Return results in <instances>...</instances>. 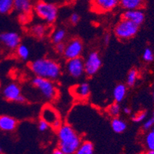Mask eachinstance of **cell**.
<instances>
[{
    "mask_svg": "<svg viewBox=\"0 0 154 154\" xmlns=\"http://www.w3.org/2000/svg\"><path fill=\"white\" fill-rule=\"evenodd\" d=\"M83 43L79 38H73L70 39L65 46V50L63 53V57L66 60H71L75 58L81 57L83 51Z\"/></svg>",
    "mask_w": 154,
    "mask_h": 154,
    "instance_id": "obj_9",
    "label": "cell"
},
{
    "mask_svg": "<svg viewBox=\"0 0 154 154\" xmlns=\"http://www.w3.org/2000/svg\"><path fill=\"white\" fill-rule=\"evenodd\" d=\"M1 152H2V149H1V146H0V154H1Z\"/></svg>",
    "mask_w": 154,
    "mask_h": 154,
    "instance_id": "obj_42",
    "label": "cell"
},
{
    "mask_svg": "<svg viewBox=\"0 0 154 154\" xmlns=\"http://www.w3.org/2000/svg\"><path fill=\"white\" fill-rule=\"evenodd\" d=\"M29 69L35 76L55 81L61 75V66L50 58H39L29 63Z\"/></svg>",
    "mask_w": 154,
    "mask_h": 154,
    "instance_id": "obj_1",
    "label": "cell"
},
{
    "mask_svg": "<svg viewBox=\"0 0 154 154\" xmlns=\"http://www.w3.org/2000/svg\"><path fill=\"white\" fill-rule=\"evenodd\" d=\"M144 142L147 150H154V133L152 130L146 133Z\"/></svg>",
    "mask_w": 154,
    "mask_h": 154,
    "instance_id": "obj_27",
    "label": "cell"
},
{
    "mask_svg": "<svg viewBox=\"0 0 154 154\" xmlns=\"http://www.w3.org/2000/svg\"><path fill=\"white\" fill-rule=\"evenodd\" d=\"M147 114L148 113H147L146 111H140V112L134 114V115L131 117V119L133 123H142V122H143V121L147 118Z\"/></svg>",
    "mask_w": 154,
    "mask_h": 154,
    "instance_id": "obj_28",
    "label": "cell"
},
{
    "mask_svg": "<svg viewBox=\"0 0 154 154\" xmlns=\"http://www.w3.org/2000/svg\"><path fill=\"white\" fill-rule=\"evenodd\" d=\"M65 46L66 44L64 42H60V43H58L55 45V51L56 53L60 55H63L64 53V50H65Z\"/></svg>",
    "mask_w": 154,
    "mask_h": 154,
    "instance_id": "obj_32",
    "label": "cell"
},
{
    "mask_svg": "<svg viewBox=\"0 0 154 154\" xmlns=\"http://www.w3.org/2000/svg\"><path fill=\"white\" fill-rule=\"evenodd\" d=\"M122 19L130 20L134 24L140 26L143 23L145 20V14L143 11L141 9H132V10H126L122 15Z\"/></svg>",
    "mask_w": 154,
    "mask_h": 154,
    "instance_id": "obj_13",
    "label": "cell"
},
{
    "mask_svg": "<svg viewBox=\"0 0 154 154\" xmlns=\"http://www.w3.org/2000/svg\"><path fill=\"white\" fill-rule=\"evenodd\" d=\"M40 119L46 121L50 127L53 128L56 131L63 124L59 112L53 106L49 105V104L44 106L41 109Z\"/></svg>",
    "mask_w": 154,
    "mask_h": 154,
    "instance_id": "obj_6",
    "label": "cell"
},
{
    "mask_svg": "<svg viewBox=\"0 0 154 154\" xmlns=\"http://www.w3.org/2000/svg\"><path fill=\"white\" fill-rule=\"evenodd\" d=\"M93 152H94V146L93 143L88 140H85L82 141L80 145L73 154H93Z\"/></svg>",
    "mask_w": 154,
    "mask_h": 154,
    "instance_id": "obj_20",
    "label": "cell"
},
{
    "mask_svg": "<svg viewBox=\"0 0 154 154\" xmlns=\"http://www.w3.org/2000/svg\"><path fill=\"white\" fill-rule=\"evenodd\" d=\"M143 60L146 63H151L154 60V53L149 48H146L143 53Z\"/></svg>",
    "mask_w": 154,
    "mask_h": 154,
    "instance_id": "obj_29",
    "label": "cell"
},
{
    "mask_svg": "<svg viewBox=\"0 0 154 154\" xmlns=\"http://www.w3.org/2000/svg\"><path fill=\"white\" fill-rule=\"evenodd\" d=\"M152 131L153 132V133H154V126H152Z\"/></svg>",
    "mask_w": 154,
    "mask_h": 154,
    "instance_id": "obj_41",
    "label": "cell"
},
{
    "mask_svg": "<svg viewBox=\"0 0 154 154\" xmlns=\"http://www.w3.org/2000/svg\"><path fill=\"white\" fill-rule=\"evenodd\" d=\"M2 96L5 100L9 102L23 103L26 101L25 96L22 93L21 87L16 82L8 83L4 87L2 90Z\"/></svg>",
    "mask_w": 154,
    "mask_h": 154,
    "instance_id": "obj_7",
    "label": "cell"
},
{
    "mask_svg": "<svg viewBox=\"0 0 154 154\" xmlns=\"http://www.w3.org/2000/svg\"><path fill=\"white\" fill-rule=\"evenodd\" d=\"M58 148L67 154H73L82 143L81 137L71 125L63 123L56 130Z\"/></svg>",
    "mask_w": 154,
    "mask_h": 154,
    "instance_id": "obj_2",
    "label": "cell"
},
{
    "mask_svg": "<svg viewBox=\"0 0 154 154\" xmlns=\"http://www.w3.org/2000/svg\"><path fill=\"white\" fill-rule=\"evenodd\" d=\"M153 126L154 122L152 121V119L151 118H149V119H146L143 121V131H149L150 130H152V128Z\"/></svg>",
    "mask_w": 154,
    "mask_h": 154,
    "instance_id": "obj_30",
    "label": "cell"
},
{
    "mask_svg": "<svg viewBox=\"0 0 154 154\" xmlns=\"http://www.w3.org/2000/svg\"><path fill=\"white\" fill-rule=\"evenodd\" d=\"M139 31V26L130 20L122 19L114 28V34L120 40L133 38Z\"/></svg>",
    "mask_w": 154,
    "mask_h": 154,
    "instance_id": "obj_5",
    "label": "cell"
},
{
    "mask_svg": "<svg viewBox=\"0 0 154 154\" xmlns=\"http://www.w3.org/2000/svg\"><path fill=\"white\" fill-rule=\"evenodd\" d=\"M145 154H154V150H147Z\"/></svg>",
    "mask_w": 154,
    "mask_h": 154,
    "instance_id": "obj_38",
    "label": "cell"
},
{
    "mask_svg": "<svg viewBox=\"0 0 154 154\" xmlns=\"http://www.w3.org/2000/svg\"><path fill=\"white\" fill-rule=\"evenodd\" d=\"M107 112L111 117H117L121 112V107L119 103L114 102L113 103L110 104L107 108Z\"/></svg>",
    "mask_w": 154,
    "mask_h": 154,
    "instance_id": "obj_26",
    "label": "cell"
},
{
    "mask_svg": "<svg viewBox=\"0 0 154 154\" xmlns=\"http://www.w3.org/2000/svg\"><path fill=\"white\" fill-rule=\"evenodd\" d=\"M32 9V0H14V10L19 13L29 15Z\"/></svg>",
    "mask_w": 154,
    "mask_h": 154,
    "instance_id": "obj_16",
    "label": "cell"
},
{
    "mask_svg": "<svg viewBox=\"0 0 154 154\" xmlns=\"http://www.w3.org/2000/svg\"><path fill=\"white\" fill-rule=\"evenodd\" d=\"M50 128L49 123L46 121L40 119L38 122V129L40 132H46Z\"/></svg>",
    "mask_w": 154,
    "mask_h": 154,
    "instance_id": "obj_31",
    "label": "cell"
},
{
    "mask_svg": "<svg viewBox=\"0 0 154 154\" xmlns=\"http://www.w3.org/2000/svg\"><path fill=\"white\" fill-rule=\"evenodd\" d=\"M35 13L47 24H53L59 15L57 5L44 0H39L33 6Z\"/></svg>",
    "mask_w": 154,
    "mask_h": 154,
    "instance_id": "obj_3",
    "label": "cell"
},
{
    "mask_svg": "<svg viewBox=\"0 0 154 154\" xmlns=\"http://www.w3.org/2000/svg\"><path fill=\"white\" fill-rule=\"evenodd\" d=\"M127 94V86L123 83H119L115 86L112 92V96L115 102L120 103L126 98Z\"/></svg>",
    "mask_w": 154,
    "mask_h": 154,
    "instance_id": "obj_18",
    "label": "cell"
},
{
    "mask_svg": "<svg viewBox=\"0 0 154 154\" xmlns=\"http://www.w3.org/2000/svg\"><path fill=\"white\" fill-rule=\"evenodd\" d=\"M151 119H152V121L154 122V110H153V112H152V117H151Z\"/></svg>",
    "mask_w": 154,
    "mask_h": 154,
    "instance_id": "obj_39",
    "label": "cell"
},
{
    "mask_svg": "<svg viewBox=\"0 0 154 154\" xmlns=\"http://www.w3.org/2000/svg\"><path fill=\"white\" fill-rule=\"evenodd\" d=\"M50 154H67L65 152H63L62 149H60V148H56V149H54Z\"/></svg>",
    "mask_w": 154,
    "mask_h": 154,
    "instance_id": "obj_36",
    "label": "cell"
},
{
    "mask_svg": "<svg viewBox=\"0 0 154 154\" xmlns=\"http://www.w3.org/2000/svg\"><path fill=\"white\" fill-rule=\"evenodd\" d=\"M119 5L126 10L141 9L145 5V0H119Z\"/></svg>",
    "mask_w": 154,
    "mask_h": 154,
    "instance_id": "obj_17",
    "label": "cell"
},
{
    "mask_svg": "<svg viewBox=\"0 0 154 154\" xmlns=\"http://www.w3.org/2000/svg\"><path fill=\"white\" fill-rule=\"evenodd\" d=\"M102 59L98 52L93 51L84 60L85 74L87 76L92 77L99 72L102 67Z\"/></svg>",
    "mask_w": 154,
    "mask_h": 154,
    "instance_id": "obj_8",
    "label": "cell"
},
{
    "mask_svg": "<svg viewBox=\"0 0 154 154\" xmlns=\"http://www.w3.org/2000/svg\"><path fill=\"white\" fill-rule=\"evenodd\" d=\"M111 128L116 133H123L127 128V123L120 117H113L111 120Z\"/></svg>",
    "mask_w": 154,
    "mask_h": 154,
    "instance_id": "obj_19",
    "label": "cell"
},
{
    "mask_svg": "<svg viewBox=\"0 0 154 154\" xmlns=\"http://www.w3.org/2000/svg\"><path fill=\"white\" fill-rule=\"evenodd\" d=\"M48 28L43 24L34 25L30 29V32L34 37L38 38H42L46 36L47 34Z\"/></svg>",
    "mask_w": 154,
    "mask_h": 154,
    "instance_id": "obj_21",
    "label": "cell"
},
{
    "mask_svg": "<svg viewBox=\"0 0 154 154\" xmlns=\"http://www.w3.org/2000/svg\"><path fill=\"white\" fill-rule=\"evenodd\" d=\"M139 77V72L136 69H131L126 76V86L133 87L135 86Z\"/></svg>",
    "mask_w": 154,
    "mask_h": 154,
    "instance_id": "obj_25",
    "label": "cell"
},
{
    "mask_svg": "<svg viewBox=\"0 0 154 154\" xmlns=\"http://www.w3.org/2000/svg\"><path fill=\"white\" fill-rule=\"evenodd\" d=\"M152 100H153V102H154V89H153V91H152Z\"/></svg>",
    "mask_w": 154,
    "mask_h": 154,
    "instance_id": "obj_40",
    "label": "cell"
},
{
    "mask_svg": "<svg viewBox=\"0 0 154 154\" xmlns=\"http://www.w3.org/2000/svg\"><path fill=\"white\" fill-rule=\"evenodd\" d=\"M14 10V0H0V14H9Z\"/></svg>",
    "mask_w": 154,
    "mask_h": 154,
    "instance_id": "obj_23",
    "label": "cell"
},
{
    "mask_svg": "<svg viewBox=\"0 0 154 154\" xmlns=\"http://www.w3.org/2000/svg\"><path fill=\"white\" fill-rule=\"evenodd\" d=\"M66 70L69 75L73 79H79L85 74L84 60L81 57L67 60Z\"/></svg>",
    "mask_w": 154,
    "mask_h": 154,
    "instance_id": "obj_10",
    "label": "cell"
},
{
    "mask_svg": "<svg viewBox=\"0 0 154 154\" xmlns=\"http://www.w3.org/2000/svg\"><path fill=\"white\" fill-rule=\"evenodd\" d=\"M110 41H111V35H110V34L106 33L103 36V42H104V44H105L106 46H108L109 44V42H110Z\"/></svg>",
    "mask_w": 154,
    "mask_h": 154,
    "instance_id": "obj_35",
    "label": "cell"
},
{
    "mask_svg": "<svg viewBox=\"0 0 154 154\" xmlns=\"http://www.w3.org/2000/svg\"><path fill=\"white\" fill-rule=\"evenodd\" d=\"M18 126V120L9 115H0V130L6 133L13 132Z\"/></svg>",
    "mask_w": 154,
    "mask_h": 154,
    "instance_id": "obj_14",
    "label": "cell"
},
{
    "mask_svg": "<svg viewBox=\"0 0 154 154\" xmlns=\"http://www.w3.org/2000/svg\"><path fill=\"white\" fill-rule=\"evenodd\" d=\"M66 37V30L63 28H58L52 32L51 41L54 45L60 42H63Z\"/></svg>",
    "mask_w": 154,
    "mask_h": 154,
    "instance_id": "obj_22",
    "label": "cell"
},
{
    "mask_svg": "<svg viewBox=\"0 0 154 154\" xmlns=\"http://www.w3.org/2000/svg\"><path fill=\"white\" fill-rule=\"evenodd\" d=\"M0 43L8 50H16L21 43V37L16 32H4L0 33Z\"/></svg>",
    "mask_w": 154,
    "mask_h": 154,
    "instance_id": "obj_11",
    "label": "cell"
},
{
    "mask_svg": "<svg viewBox=\"0 0 154 154\" xmlns=\"http://www.w3.org/2000/svg\"><path fill=\"white\" fill-rule=\"evenodd\" d=\"M72 92L77 99L84 100L89 98L91 93V89L88 82H83L78 85H75L72 89Z\"/></svg>",
    "mask_w": 154,
    "mask_h": 154,
    "instance_id": "obj_15",
    "label": "cell"
},
{
    "mask_svg": "<svg viewBox=\"0 0 154 154\" xmlns=\"http://www.w3.org/2000/svg\"><path fill=\"white\" fill-rule=\"evenodd\" d=\"M16 55L20 60L26 61L29 58L30 56V50L29 48L26 45V44L20 43L19 46L16 49Z\"/></svg>",
    "mask_w": 154,
    "mask_h": 154,
    "instance_id": "obj_24",
    "label": "cell"
},
{
    "mask_svg": "<svg viewBox=\"0 0 154 154\" xmlns=\"http://www.w3.org/2000/svg\"><path fill=\"white\" fill-rule=\"evenodd\" d=\"M79 20H80V16L77 13H72L69 17V22L72 25H77L79 23Z\"/></svg>",
    "mask_w": 154,
    "mask_h": 154,
    "instance_id": "obj_33",
    "label": "cell"
},
{
    "mask_svg": "<svg viewBox=\"0 0 154 154\" xmlns=\"http://www.w3.org/2000/svg\"><path fill=\"white\" fill-rule=\"evenodd\" d=\"M29 14H23V13H19V21L22 24H25L29 22Z\"/></svg>",
    "mask_w": 154,
    "mask_h": 154,
    "instance_id": "obj_34",
    "label": "cell"
},
{
    "mask_svg": "<svg viewBox=\"0 0 154 154\" xmlns=\"http://www.w3.org/2000/svg\"><path fill=\"white\" fill-rule=\"evenodd\" d=\"M1 154H2V153H1Z\"/></svg>",
    "mask_w": 154,
    "mask_h": 154,
    "instance_id": "obj_43",
    "label": "cell"
},
{
    "mask_svg": "<svg viewBox=\"0 0 154 154\" xmlns=\"http://www.w3.org/2000/svg\"><path fill=\"white\" fill-rule=\"evenodd\" d=\"M32 85L38 89L45 100L52 101L58 96V89L53 80L35 76L32 79Z\"/></svg>",
    "mask_w": 154,
    "mask_h": 154,
    "instance_id": "obj_4",
    "label": "cell"
},
{
    "mask_svg": "<svg viewBox=\"0 0 154 154\" xmlns=\"http://www.w3.org/2000/svg\"><path fill=\"white\" fill-rule=\"evenodd\" d=\"M123 112H124L126 115H130L132 112V109L130 108V107H124L123 109Z\"/></svg>",
    "mask_w": 154,
    "mask_h": 154,
    "instance_id": "obj_37",
    "label": "cell"
},
{
    "mask_svg": "<svg viewBox=\"0 0 154 154\" xmlns=\"http://www.w3.org/2000/svg\"><path fill=\"white\" fill-rule=\"evenodd\" d=\"M119 5V0H91L93 10L98 13L111 12Z\"/></svg>",
    "mask_w": 154,
    "mask_h": 154,
    "instance_id": "obj_12",
    "label": "cell"
}]
</instances>
